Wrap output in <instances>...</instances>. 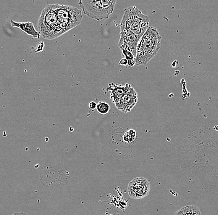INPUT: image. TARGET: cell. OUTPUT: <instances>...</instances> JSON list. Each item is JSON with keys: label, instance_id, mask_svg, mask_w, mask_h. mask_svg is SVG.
<instances>
[{"label": "cell", "instance_id": "cell-1", "mask_svg": "<svg viewBox=\"0 0 218 215\" xmlns=\"http://www.w3.org/2000/svg\"><path fill=\"white\" fill-rule=\"evenodd\" d=\"M161 36L157 29L149 27L141 38L137 46L136 65H146L153 59L161 49Z\"/></svg>", "mask_w": 218, "mask_h": 215}, {"label": "cell", "instance_id": "cell-2", "mask_svg": "<svg viewBox=\"0 0 218 215\" xmlns=\"http://www.w3.org/2000/svg\"><path fill=\"white\" fill-rule=\"evenodd\" d=\"M58 5L54 4L46 6L38 19V32L45 39H54L63 35L56 15Z\"/></svg>", "mask_w": 218, "mask_h": 215}, {"label": "cell", "instance_id": "cell-3", "mask_svg": "<svg viewBox=\"0 0 218 215\" xmlns=\"http://www.w3.org/2000/svg\"><path fill=\"white\" fill-rule=\"evenodd\" d=\"M149 17L134 6L124 9L120 27V29L133 33L141 38L149 28Z\"/></svg>", "mask_w": 218, "mask_h": 215}, {"label": "cell", "instance_id": "cell-4", "mask_svg": "<svg viewBox=\"0 0 218 215\" xmlns=\"http://www.w3.org/2000/svg\"><path fill=\"white\" fill-rule=\"evenodd\" d=\"M116 0H79V5L84 15L101 21L107 19L113 13Z\"/></svg>", "mask_w": 218, "mask_h": 215}, {"label": "cell", "instance_id": "cell-5", "mask_svg": "<svg viewBox=\"0 0 218 215\" xmlns=\"http://www.w3.org/2000/svg\"><path fill=\"white\" fill-rule=\"evenodd\" d=\"M56 15L63 34L80 24L83 19L81 11L71 6L58 4Z\"/></svg>", "mask_w": 218, "mask_h": 215}, {"label": "cell", "instance_id": "cell-6", "mask_svg": "<svg viewBox=\"0 0 218 215\" xmlns=\"http://www.w3.org/2000/svg\"><path fill=\"white\" fill-rule=\"evenodd\" d=\"M150 183L144 177H137L131 180L128 187L129 195L135 199H140L148 195Z\"/></svg>", "mask_w": 218, "mask_h": 215}, {"label": "cell", "instance_id": "cell-7", "mask_svg": "<svg viewBox=\"0 0 218 215\" xmlns=\"http://www.w3.org/2000/svg\"><path fill=\"white\" fill-rule=\"evenodd\" d=\"M120 38L118 42V46L121 50H128L132 53L136 57L137 46L140 38L128 31L120 29Z\"/></svg>", "mask_w": 218, "mask_h": 215}, {"label": "cell", "instance_id": "cell-8", "mask_svg": "<svg viewBox=\"0 0 218 215\" xmlns=\"http://www.w3.org/2000/svg\"><path fill=\"white\" fill-rule=\"evenodd\" d=\"M138 100V95L136 90L132 87L129 92L125 94L122 98L115 104L117 109L123 113L130 112L136 105Z\"/></svg>", "mask_w": 218, "mask_h": 215}, {"label": "cell", "instance_id": "cell-9", "mask_svg": "<svg viewBox=\"0 0 218 215\" xmlns=\"http://www.w3.org/2000/svg\"><path fill=\"white\" fill-rule=\"evenodd\" d=\"M131 88V86L128 83L125 84L124 86L110 83L106 90L107 91L110 92V99L112 102L115 104L122 98L125 94L130 91Z\"/></svg>", "mask_w": 218, "mask_h": 215}, {"label": "cell", "instance_id": "cell-10", "mask_svg": "<svg viewBox=\"0 0 218 215\" xmlns=\"http://www.w3.org/2000/svg\"><path fill=\"white\" fill-rule=\"evenodd\" d=\"M10 22L12 27H15V28H19L22 31L27 33L28 35L33 37V38H34L35 39H38L40 37H41V34H40L38 31H36V29L34 28V24L30 22L16 23L12 19L11 20Z\"/></svg>", "mask_w": 218, "mask_h": 215}, {"label": "cell", "instance_id": "cell-11", "mask_svg": "<svg viewBox=\"0 0 218 215\" xmlns=\"http://www.w3.org/2000/svg\"><path fill=\"white\" fill-rule=\"evenodd\" d=\"M174 215H201V211L197 206L189 205L182 207Z\"/></svg>", "mask_w": 218, "mask_h": 215}, {"label": "cell", "instance_id": "cell-12", "mask_svg": "<svg viewBox=\"0 0 218 215\" xmlns=\"http://www.w3.org/2000/svg\"><path fill=\"white\" fill-rule=\"evenodd\" d=\"M110 105L107 102L104 101H100L97 104V110L98 113L102 115L107 114L110 110Z\"/></svg>", "mask_w": 218, "mask_h": 215}, {"label": "cell", "instance_id": "cell-13", "mask_svg": "<svg viewBox=\"0 0 218 215\" xmlns=\"http://www.w3.org/2000/svg\"><path fill=\"white\" fill-rule=\"evenodd\" d=\"M136 137V131L133 129H130L128 130L127 131L125 132L123 138L124 142L130 143L133 142V141L135 139Z\"/></svg>", "mask_w": 218, "mask_h": 215}, {"label": "cell", "instance_id": "cell-14", "mask_svg": "<svg viewBox=\"0 0 218 215\" xmlns=\"http://www.w3.org/2000/svg\"><path fill=\"white\" fill-rule=\"evenodd\" d=\"M122 54L124 56L125 58H126L128 61H129V60H135V57L133 55V53H131L128 50H122Z\"/></svg>", "mask_w": 218, "mask_h": 215}, {"label": "cell", "instance_id": "cell-15", "mask_svg": "<svg viewBox=\"0 0 218 215\" xmlns=\"http://www.w3.org/2000/svg\"><path fill=\"white\" fill-rule=\"evenodd\" d=\"M43 47H44V43L43 42H41V43H40L38 45H37V50L36 52H42L43 49Z\"/></svg>", "mask_w": 218, "mask_h": 215}, {"label": "cell", "instance_id": "cell-16", "mask_svg": "<svg viewBox=\"0 0 218 215\" xmlns=\"http://www.w3.org/2000/svg\"><path fill=\"white\" fill-rule=\"evenodd\" d=\"M89 107L91 110H94L97 108V104L95 102L92 101L89 104Z\"/></svg>", "mask_w": 218, "mask_h": 215}, {"label": "cell", "instance_id": "cell-17", "mask_svg": "<svg viewBox=\"0 0 218 215\" xmlns=\"http://www.w3.org/2000/svg\"><path fill=\"white\" fill-rule=\"evenodd\" d=\"M128 63V60L126 58H122L120 62V65H124V66H127Z\"/></svg>", "mask_w": 218, "mask_h": 215}, {"label": "cell", "instance_id": "cell-18", "mask_svg": "<svg viewBox=\"0 0 218 215\" xmlns=\"http://www.w3.org/2000/svg\"><path fill=\"white\" fill-rule=\"evenodd\" d=\"M127 65L128 66H134L135 65H136V62H135V60H129V61H128V63H127Z\"/></svg>", "mask_w": 218, "mask_h": 215}, {"label": "cell", "instance_id": "cell-19", "mask_svg": "<svg viewBox=\"0 0 218 215\" xmlns=\"http://www.w3.org/2000/svg\"><path fill=\"white\" fill-rule=\"evenodd\" d=\"M12 215H27V214L24 213H15Z\"/></svg>", "mask_w": 218, "mask_h": 215}]
</instances>
